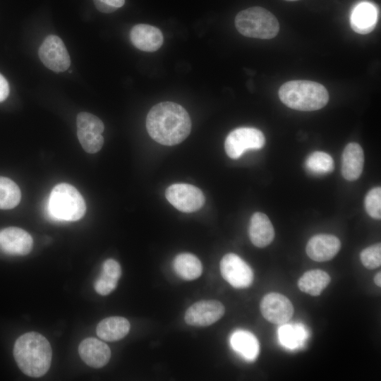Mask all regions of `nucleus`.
<instances>
[{"label":"nucleus","mask_w":381,"mask_h":381,"mask_svg":"<svg viewBox=\"0 0 381 381\" xmlns=\"http://www.w3.org/2000/svg\"><path fill=\"white\" fill-rule=\"evenodd\" d=\"M150 136L159 144L175 145L183 141L191 130V121L186 110L171 102L155 105L146 118Z\"/></svg>","instance_id":"f257e3e1"},{"label":"nucleus","mask_w":381,"mask_h":381,"mask_svg":"<svg viewBox=\"0 0 381 381\" xmlns=\"http://www.w3.org/2000/svg\"><path fill=\"white\" fill-rule=\"evenodd\" d=\"M13 356L20 370L28 376L40 377L49 369L52 350L41 334L30 332L19 337L13 346Z\"/></svg>","instance_id":"f03ea898"},{"label":"nucleus","mask_w":381,"mask_h":381,"mask_svg":"<svg viewBox=\"0 0 381 381\" xmlns=\"http://www.w3.org/2000/svg\"><path fill=\"white\" fill-rule=\"evenodd\" d=\"M280 100L288 107L299 111H315L324 107L329 95L321 84L310 80H291L279 90Z\"/></svg>","instance_id":"7ed1b4c3"},{"label":"nucleus","mask_w":381,"mask_h":381,"mask_svg":"<svg viewBox=\"0 0 381 381\" xmlns=\"http://www.w3.org/2000/svg\"><path fill=\"white\" fill-rule=\"evenodd\" d=\"M49 217L55 220L77 221L86 211L84 198L72 185L57 184L52 189L47 206Z\"/></svg>","instance_id":"20e7f679"},{"label":"nucleus","mask_w":381,"mask_h":381,"mask_svg":"<svg viewBox=\"0 0 381 381\" xmlns=\"http://www.w3.org/2000/svg\"><path fill=\"white\" fill-rule=\"evenodd\" d=\"M235 26L243 35L258 39H272L279 30L276 17L267 9L254 6L238 13Z\"/></svg>","instance_id":"39448f33"},{"label":"nucleus","mask_w":381,"mask_h":381,"mask_svg":"<svg viewBox=\"0 0 381 381\" xmlns=\"http://www.w3.org/2000/svg\"><path fill=\"white\" fill-rule=\"evenodd\" d=\"M265 143L263 133L251 127H241L229 133L224 142L227 155L236 159L248 150H259Z\"/></svg>","instance_id":"423d86ee"},{"label":"nucleus","mask_w":381,"mask_h":381,"mask_svg":"<svg viewBox=\"0 0 381 381\" xmlns=\"http://www.w3.org/2000/svg\"><path fill=\"white\" fill-rule=\"evenodd\" d=\"M167 200L177 210L183 212H193L200 210L205 198L198 187L188 183H174L165 192Z\"/></svg>","instance_id":"0eeeda50"},{"label":"nucleus","mask_w":381,"mask_h":381,"mask_svg":"<svg viewBox=\"0 0 381 381\" xmlns=\"http://www.w3.org/2000/svg\"><path fill=\"white\" fill-rule=\"evenodd\" d=\"M219 267L222 277L234 288H247L253 282L251 267L236 254L227 253L224 255Z\"/></svg>","instance_id":"6e6552de"},{"label":"nucleus","mask_w":381,"mask_h":381,"mask_svg":"<svg viewBox=\"0 0 381 381\" xmlns=\"http://www.w3.org/2000/svg\"><path fill=\"white\" fill-rule=\"evenodd\" d=\"M38 54L44 65L56 73L63 72L70 66L68 52L61 39L56 35H50L44 40Z\"/></svg>","instance_id":"1a4fd4ad"},{"label":"nucleus","mask_w":381,"mask_h":381,"mask_svg":"<svg viewBox=\"0 0 381 381\" xmlns=\"http://www.w3.org/2000/svg\"><path fill=\"white\" fill-rule=\"evenodd\" d=\"M224 312V306L221 302L203 300L190 306L186 311L184 319L189 325L206 327L219 320Z\"/></svg>","instance_id":"9d476101"},{"label":"nucleus","mask_w":381,"mask_h":381,"mask_svg":"<svg viewBox=\"0 0 381 381\" xmlns=\"http://www.w3.org/2000/svg\"><path fill=\"white\" fill-rule=\"evenodd\" d=\"M262 316L274 324L286 323L294 314V306L290 300L279 293L265 295L260 305Z\"/></svg>","instance_id":"9b49d317"},{"label":"nucleus","mask_w":381,"mask_h":381,"mask_svg":"<svg viewBox=\"0 0 381 381\" xmlns=\"http://www.w3.org/2000/svg\"><path fill=\"white\" fill-rule=\"evenodd\" d=\"M33 239L23 229L9 226L0 231V248L10 255L24 256L32 249Z\"/></svg>","instance_id":"f8f14e48"},{"label":"nucleus","mask_w":381,"mask_h":381,"mask_svg":"<svg viewBox=\"0 0 381 381\" xmlns=\"http://www.w3.org/2000/svg\"><path fill=\"white\" fill-rule=\"evenodd\" d=\"M340 248V241L335 236L318 234L308 241L306 250L312 260L325 262L332 259L339 251Z\"/></svg>","instance_id":"ddd939ff"},{"label":"nucleus","mask_w":381,"mask_h":381,"mask_svg":"<svg viewBox=\"0 0 381 381\" xmlns=\"http://www.w3.org/2000/svg\"><path fill=\"white\" fill-rule=\"evenodd\" d=\"M78 353L87 365L95 368L107 365L111 358V350L108 345L95 337L83 340L79 344Z\"/></svg>","instance_id":"4468645a"},{"label":"nucleus","mask_w":381,"mask_h":381,"mask_svg":"<svg viewBox=\"0 0 381 381\" xmlns=\"http://www.w3.org/2000/svg\"><path fill=\"white\" fill-rule=\"evenodd\" d=\"M378 20L377 8L371 2L361 1L357 4L350 15V25L358 34L366 35L372 32Z\"/></svg>","instance_id":"2eb2a0df"},{"label":"nucleus","mask_w":381,"mask_h":381,"mask_svg":"<svg viewBox=\"0 0 381 381\" xmlns=\"http://www.w3.org/2000/svg\"><path fill=\"white\" fill-rule=\"evenodd\" d=\"M130 39L137 49L149 52L158 50L164 41L161 30L147 24L134 25L130 32Z\"/></svg>","instance_id":"dca6fc26"},{"label":"nucleus","mask_w":381,"mask_h":381,"mask_svg":"<svg viewBox=\"0 0 381 381\" xmlns=\"http://www.w3.org/2000/svg\"><path fill=\"white\" fill-rule=\"evenodd\" d=\"M364 163L363 151L356 143H349L341 157V173L348 181H355L361 176Z\"/></svg>","instance_id":"f3484780"},{"label":"nucleus","mask_w":381,"mask_h":381,"mask_svg":"<svg viewBox=\"0 0 381 381\" xmlns=\"http://www.w3.org/2000/svg\"><path fill=\"white\" fill-rule=\"evenodd\" d=\"M248 234L252 243L258 248L268 246L274 238V227L268 217L262 212L252 215Z\"/></svg>","instance_id":"a211bd4d"},{"label":"nucleus","mask_w":381,"mask_h":381,"mask_svg":"<svg viewBox=\"0 0 381 381\" xmlns=\"http://www.w3.org/2000/svg\"><path fill=\"white\" fill-rule=\"evenodd\" d=\"M127 319L119 316L104 318L97 325V336L107 341H116L126 337L130 330Z\"/></svg>","instance_id":"6ab92c4d"},{"label":"nucleus","mask_w":381,"mask_h":381,"mask_svg":"<svg viewBox=\"0 0 381 381\" xmlns=\"http://www.w3.org/2000/svg\"><path fill=\"white\" fill-rule=\"evenodd\" d=\"M231 348L246 361H254L260 351L259 342L251 332L238 329L230 337Z\"/></svg>","instance_id":"aec40b11"},{"label":"nucleus","mask_w":381,"mask_h":381,"mask_svg":"<svg viewBox=\"0 0 381 381\" xmlns=\"http://www.w3.org/2000/svg\"><path fill=\"white\" fill-rule=\"evenodd\" d=\"M121 275L119 263L114 259H107L103 262L102 272L95 283V289L99 294L106 296L116 287Z\"/></svg>","instance_id":"412c9836"},{"label":"nucleus","mask_w":381,"mask_h":381,"mask_svg":"<svg viewBox=\"0 0 381 381\" xmlns=\"http://www.w3.org/2000/svg\"><path fill=\"white\" fill-rule=\"evenodd\" d=\"M278 337L282 345L286 349L294 350L305 344L309 337V332L301 323H284L278 329Z\"/></svg>","instance_id":"4be33fe9"},{"label":"nucleus","mask_w":381,"mask_h":381,"mask_svg":"<svg viewBox=\"0 0 381 381\" xmlns=\"http://www.w3.org/2000/svg\"><path fill=\"white\" fill-rule=\"evenodd\" d=\"M330 276L321 270H311L306 272L298 279L299 289L309 295L317 296L328 286Z\"/></svg>","instance_id":"5701e85b"},{"label":"nucleus","mask_w":381,"mask_h":381,"mask_svg":"<svg viewBox=\"0 0 381 381\" xmlns=\"http://www.w3.org/2000/svg\"><path fill=\"white\" fill-rule=\"evenodd\" d=\"M173 267L181 278L188 281L198 278L202 272V266L200 260L189 253L177 255L173 261Z\"/></svg>","instance_id":"b1692460"},{"label":"nucleus","mask_w":381,"mask_h":381,"mask_svg":"<svg viewBox=\"0 0 381 381\" xmlns=\"http://www.w3.org/2000/svg\"><path fill=\"white\" fill-rule=\"evenodd\" d=\"M20 199L18 185L8 178L0 176V209H12L19 204Z\"/></svg>","instance_id":"393cba45"},{"label":"nucleus","mask_w":381,"mask_h":381,"mask_svg":"<svg viewBox=\"0 0 381 381\" xmlns=\"http://www.w3.org/2000/svg\"><path fill=\"white\" fill-rule=\"evenodd\" d=\"M306 170L311 174L322 176L331 173L334 170V160L324 152H314L306 160Z\"/></svg>","instance_id":"a878e982"},{"label":"nucleus","mask_w":381,"mask_h":381,"mask_svg":"<svg viewBox=\"0 0 381 381\" xmlns=\"http://www.w3.org/2000/svg\"><path fill=\"white\" fill-rule=\"evenodd\" d=\"M77 136L82 147L90 154L99 151L104 144V138L101 133L77 129Z\"/></svg>","instance_id":"bb28decb"},{"label":"nucleus","mask_w":381,"mask_h":381,"mask_svg":"<svg viewBox=\"0 0 381 381\" xmlns=\"http://www.w3.org/2000/svg\"><path fill=\"white\" fill-rule=\"evenodd\" d=\"M77 129L102 133L104 130L103 122L96 116L88 112H80L76 118Z\"/></svg>","instance_id":"cd10ccee"},{"label":"nucleus","mask_w":381,"mask_h":381,"mask_svg":"<svg viewBox=\"0 0 381 381\" xmlns=\"http://www.w3.org/2000/svg\"><path fill=\"white\" fill-rule=\"evenodd\" d=\"M365 207L367 213L373 218H381V188L371 189L365 196Z\"/></svg>","instance_id":"c85d7f7f"},{"label":"nucleus","mask_w":381,"mask_h":381,"mask_svg":"<svg viewBox=\"0 0 381 381\" xmlns=\"http://www.w3.org/2000/svg\"><path fill=\"white\" fill-rule=\"evenodd\" d=\"M361 260L365 267L373 270L381 265V245L376 243L363 250L360 254Z\"/></svg>","instance_id":"c756f323"},{"label":"nucleus","mask_w":381,"mask_h":381,"mask_svg":"<svg viewBox=\"0 0 381 381\" xmlns=\"http://www.w3.org/2000/svg\"><path fill=\"white\" fill-rule=\"evenodd\" d=\"M98 11L105 13L115 11L123 6L125 0H93Z\"/></svg>","instance_id":"7c9ffc66"},{"label":"nucleus","mask_w":381,"mask_h":381,"mask_svg":"<svg viewBox=\"0 0 381 381\" xmlns=\"http://www.w3.org/2000/svg\"><path fill=\"white\" fill-rule=\"evenodd\" d=\"M9 95V85L6 79L0 73V102L4 101Z\"/></svg>","instance_id":"2f4dec72"},{"label":"nucleus","mask_w":381,"mask_h":381,"mask_svg":"<svg viewBox=\"0 0 381 381\" xmlns=\"http://www.w3.org/2000/svg\"><path fill=\"white\" fill-rule=\"evenodd\" d=\"M374 281H375V284L377 286H379V287L381 286V272H377L375 274V276L374 277Z\"/></svg>","instance_id":"473e14b6"},{"label":"nucleus","mask_w":381,"mask_h":381,"mask_svg":"<svg viewBox=\"0 0 381 381\" xmlns=\"http://www.w3.org/2000/svg\"><path fill=\"white\" fill-rule=\"evenodd\" d=\"M287 1H296V0H287Z\"/></svg>","instance_id":"72a5a7b5"}]
</instances>
